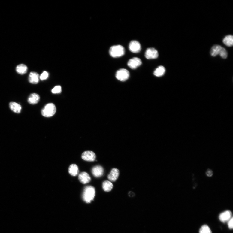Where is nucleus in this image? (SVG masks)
<instances>
[{
  "instance_id": "obj_5",
  "label": "nucleus",
  "mask_w": 233,
  "mask_h": 233,
  "mask_svg": "<svg viewBox=\"0 0 233 233\" xmlns=\"http://www.w3.org/2000/svg\"><path fill=\"white\" fill-rule=\"evenodd\" d=\"M130 73L125 69H119L116 72V77L118 80L122 82L125 81L129 77Z\"/></svg>"
},
{
  "instance_id": "obj_17",
  "label": "nucleus",
  "mask_w": 233,
  "mask_h": 233,
  "mask_svg": "<svg viewBox=\"0 0 233 233\" xmlns=\"http://www.w3.org/2000/svg\"><path fill=\"white\" fill-rule=\"evenodd\" d=\"M68 172L69 174L72 176H77L79 173L78 166L74 164L71 165L68 169Z\"/></svg>"
},
{
  "instance_id": "obj_18",
  "label": "nucleus",
  "mask_w": 233,
  "mask_h": 233,
  "mask_svg": "<svg viewBox=\"0 0 233 233\" xmlns=\"http://www.w3.org/2000/svg\"><path fill=\"white\" fill-rule=\"evenodd\" d=\"M28 68L26 65L21 64L18 65L16 68V71L20 74H24L27 72Z\"/></svg>"
},
{
  "instance_id": "obj_7",
  "label": "nucleus",
  "mask_w": 233,
  "mask_h": 233,
  "mask_svg": "<svg viewBox=\"0 0 233 233\" xmlns=\"http://www.w3.org/2000/svg\"><path fill=\"white\" fill-rule=\"evenodd\" d=\"M141 64L142 61L139 58L134 57L128 61V65L132 69H135L139 67Z\"/></svg>"
},
{
  "instance_id": "obj_19",
  "label": "nucleus",
  "mask_w": 233,
  "mask_h": 233,
  "mask_svg": "<svg viewBox=\"0 0 233 233\" xmlns=\"http://www.w3.org/2000/svg\"><path fill=\"white\" fill-rule=\"evenodd\" d=\"M223 43L228 47H231L233 45V36L231 35H228L224 38Z\"/></svg>"
},
{
  "instance_id": "obj_11",
  "label": "nucleus",
  "mask_w": 233,
  "mask_h": 233,
  "mask_svg": "<svg viewBox=\"0 0 233 233\" xmlns=\"http://www.w3.org/2000/svg\"><path fill=\"white\" fill-rule=\"evenodd\" d=\"M78 179L82 184H86L90 182L91 178L88 174L83 172L79 174Z\"/></svg>"
},
{
  "instance_id": "obj_14",
  "label": "nucleus",
  "mask_w": 233,
  "mask_h": 233,
  "mask_svg": "<svg viewBox=\"0 0 233 233\" xmlns=\"http://www.w3.org/2000/svg\"><path fill=\"white\" fill-rule=\"evenodd\" d=\"M119 175V170L117 168L112 169L108 176V178L111 181H115L117 180Z\"/></svg>"
},
{
  "instance_id": "obj_26",
  "label": "nucleus",
  "mask_w": 233,
  "mask_h": 233,
  "mask_svg": "<svg viewBox=\"0 0 233 233\" xmlns=\"http://www.w3.org/2000/svg\"><path fill=\"white\" fill-rule=\"evenodd\" d=\"M206 174L207 177H211L213 176V171L210 169H208L206 172Z\"/></svg>"
},
{
  "instance_id": "obj_9",
  "label": "nucleus",
  "mask_w": 233,
  "mask_h": 233,
  "mask_svg": "<svg viewBox=\"0 0 233 233\" xmlns=\"http://www.w3.org/2000/svg\"><path fill=\"white\" fill-rule=\"evenodd\" d=\"M141 45L138 41L134 40L131 41L129 45V49L132 52L137 53L139 52L141 50Z\"/></svg>"
},
{
  "instance_id": "obj_16",
  "label": "nucleus",
  "mask_w": 233,
  "mask_h": 233,
  "mask_svg": "<svg viewBox=\"0 0 233 233\" xmlns=\"http://www.w3.org/2000/svg\"><path fill=\"white\" fill-rule=\"evenodd\" d=\"M9 107L11 110L16 113H20L21 111V106L17 103L11 102L9 104Z\"/></svg>"
},
{
  "instance_id": "obj_6",
  "label": "nucleus",
  "mask_w": 233,
  "mask_h": 233,
  "mask_svg": "<svg viewBox=\"0 0 233 233\" xmlns=\"http://www.w3.org/2000/svg\"><path fill=\"white\" fill-rule=\"evenodd\" d=\"M159 56V53L153 48L147 49L145 53V57L148 59H155Z\"/></svg>"
},
{
  "instance_id": "obj_22",
  "label": "nucleus",
  "mask_w": 233,
  "mask_h": 233,
  "mask_svg": "<svg viewBox=\"0 0 233 233\" xmlns=\"http://www.w3.org/2000/svg\"><path fill=\"white\" fill-rule=\"evenodd\" d=\"M199 232V233H212L210 227L206 225L202 226L201 227Z\"/></svg>"
},
{
  "instance_id": "obj_23",
  "label": "nucleus",
  "mask_w": 233,
  "mask_h": 233,
  "mask_svg": "<svg viewBox=\"0 0 233 233\" xmlns=\"http://www.w3.org/2000/svg\"><path fill=\"white\" fill-rule=\"evenodd\" d=\"M61 92V87L60 86H56L52 90V92L53 94L59 93Z\"/></svg>"
},
{
  "instance_id": "obj_15",
  "label": "nucleus",
  "mask_w": 233,
  "mask_h": 233,
  "mask_svg": "<svg viewBox=\"0 0 233 233\" xmlns=\"http://www.w3.org/2000/svg\"><path fill=\"white\" fill-rule=\"evenodd\" d=\"M40 97L38 94L36 93L31 94L28 98V101L31 104H35L38 103L40 100Z\"/></svg>"
},
{
  "instance_id": "obj_13",
  "label": "nucleus",
  "mask_w": 233,
  "mask_h": 233,
  "mask_svg": "<svg viewBox=\"0 0 233 233\" xmlns=\"http://www.w3.org/2000/svg\"><path fill=\"white\" fill-rule=\"evenodd\" d=\"M28 79L29 82L31 84H37L39 81V75L36 72H31L29 74Z\"/></svg>"
},
{
  "instance_id": "obj_27",
  "label": "nucleus",
  "mask_w": 233,
  "mask_h": 233,
  "mask_svg": "<svg viewBox=\"0 0 233 233\" xmlns=\"http://www.w3.org/2000/svg\"><path fill=\"white\" fill-rule=\"evenodd\" d=\"M129 196L131 197H132L135 196V194L134 193H133L132 192H130L129 193Z\"/></svg>"
},
{
  "instance_id": "obj_21",
  "label": "nucleus",
  "mask_w": 233,
  "mask_h": 233,
  "mask_svg": "<svg viewBox=\"0 0 233 233\" xmlns=\"http://www.w3.org/2000/svg\"><path fill=\"white\" fill-rule=\"evenodd\" d=\"M113 185L109 181H105L103 183V189L106 192H110L113 189Z\"/></svg>"
},
{
  "instance_id": "obj_12",
  "label": "nucleus",
  "mask_w": 233,
  "mask_h": 233,
  "mask_svg": "<svg viewBox=\"0 0 233 233\" xmlns=\"http://www.w3.org/2000/svg\"><path fill=\"white\" fill-rule=\"evenodd\" d=\"M104 170L101 166L97 165L94 166L92 170V173L94 176L96 177H101L103 174Z\"/></svg>"
},
{
  "instance_id": "obj_8",
  "label": "nucleus",
  "mask_w": 233,
  "mask_h": 233,
  "mask_svg": "<svg viewBox=\"0 0 233 233\" xmlns=\"http://www.w3.org/2000/svg\"><path fill=\"white\" fill-rule=\"evenodd\" d=\"M81 157L83 160L89 162L94 161L96 157L95 153L91 151H86L83 152Z\"/></svg>"
},
{
  "instance_id": "obj_25",
  "label": "nucleus",
  "mask_w": 233,
  "mask_h": 233,
  "mask_svg": "<svg viewBox=\"0 0 233 233\" xmlns=\"http://www.w3.org/2000/svg\"><path fill=\"white\" fill-rule=\"evenodd\" d=\"M233 219L232 217L228 222V227L231 230L233 228Z\"/></svg>"
},
{
  "instance_id": "obj_24",
  "label": "nucleus",
  "mask_w": 233,
  "mask_h": 233,
  "mask_svg": "<svg viewBox=\"0 0 233 233\" xmlns=\"http://www.w3.org/2000/svg\"><path fill=\"white\" fill-rule=\"evenodd\" d=\"M49 76V74L46 71H44L42 74H41L40 77V78L41 80H47Z\"/></svg>"
},
{
  "instance_id": "obj_10",
  "label": "nucleus",
  "mask_w": 233,
  "mask_h": 233,
  "mask_svg": "<svg viewBox=\"0 0 233 233\" xmlns=\"http://www.w3.org/2000/svg\"><path fill=\"white\" fill-rule=\"evenodd\" d=\"M232 218V213L230 210H226L223 212L219 216V220L223 223L228 222Z\"/></svg>"
},
{
  "instance_id": "obj_4",
  "label": "nucleus",
  "mask_w": 233,
  "mask_h": 233,
  "mask_svg": "<svg viewBox=\"0 0 233 233\" xmlns=\"http://www.w3.org/2000/svg\"><path fill=\"white\" fill-rule=\"evenodd\" d=\"M125 49L121 45H114L110 48L109 53L111 56L114 58L121 57L124 55Z\"/></svg>"
},
{
  "instance_id": "obj_20",
  "label": "nucleus",
  "mask_w": 233,
  "mask_h": 233,
  "mask_svg": "<svg viewBox=\"0 0 233 233\" xmlns=\"http://www.w3.org/2000/svg\"><path fill=\"white\" fill-rule=\"evenodd\" d=\"M165 72V69L163 66H160L157 68L154 72V75L157 77H161L164 75Z\"/></svg>"
},
{
  "instance_id": "obj_3",
  "label": "nucleus",
  "mask_w": 233,
  "mask_h": 233,
  "mask_svg": "<svg viewBox=\"0 0 233 233\" xmlns=\"http://www.w3.org/2000/svg\"><path fill=\"white\" fill-rule=\"evenodd\" d=\"M56 107L53 103H50L46 105L41 110V114L46 117H50L56 113Z\"/></svg>"
},
{
  "instance_id": "obj_1",
  "label": "nucleus",
  "mask_w": 233,
  "mask_h": 233,
  "mask_svg": "<svg viewBox=\"0 0 233 233\" xmlns=\"http://www.w3.org/2000/svg\"><path fill=\"white\" fill-rule=\"evenodd\" d=\"M95 195V190L93 186H87L85 187L83 191V198L86 202L90 203L93 200Z\"/></svg>"
},
{
  "instance_id": "obj_2",
  "label": "nucleus",
  "mask_w": 233,
  "mask_h": 233,
  "mask_svg": "<svg viewBox=\"0 0 233 233\" xmlns=\"http://www.w3.org/2000/svg\"><path fill=\"white\" fill-rule=\"evenodd\" d=\"M210 54L213 57L219 55L223 59H226L228 56V53L226 49L219 45H215L212 47Z\"/></svg>"
}]
</instances>
